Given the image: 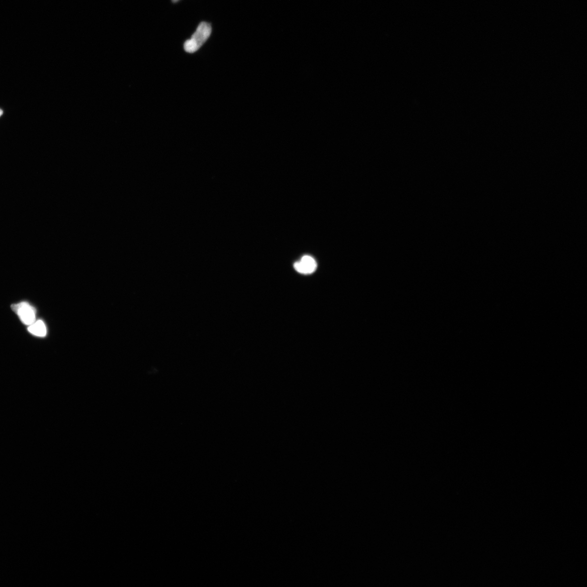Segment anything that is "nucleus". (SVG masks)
<instances>
[{
  "mask_svg": "<svg viewBox=\"0 0 587 587\" xmlns=\"http://www.w3.org/2000/svg\"><path fill=\"white\" fill-rule=\"evenodd\" d=\"M211 32L212 27L207 22H201L191 39L185 42V51L189 53H194L198 51L209 37Z\"/></svg>",
  "mask_w": 587,
  "mask_h": 587,
  "instance_id": "1",
  "label": "nucleus"
},
{
  "mask_svg": "<svg viewBox=\"0 0 587 587\" xmlns=\"http://www.w3.org/2000/svg\"><path fill=\"white\" fill-rule=\"evenodd\" d=\"M12 309L19 316L22 323L31 325L35 322V309L26 302L12 306Z\"/></svg>",
  "mask_w": 587,
  "mask_h": 587,
  "instance_id": "2",
  "label": "nucleus"
},
{
  "mask_svg": "<svg viewBox=\"0 0 587 587\" xmlns=\"http://www.w3.org/2000/svg\"><path fill=\"white\" fill-rule=\"evenodd\" d=\"M297 272L303 274H310L315 272L317 267L315 260L310 256H305L299 262L294 265Z\"/></svg>",
  "mask_w": 587,
  "mask_h": 587,
  "instance_id": "3",
  "label": "nucleus"
},
{
  "mask_svg": "<svg viewBox=\"0 0 587 587\" xmlns=\"http://www.w3.org/2000/svg\"><path fill=\"white\" fill-rule=\"evenodd\" d=\"M29 331L35 336L44 337L47 335V329L42 320H39L29 326Z\"/></svg>",
  "mask_w": 587,
  "mask_h": 587,
  "instance_id": "4",
  "label": "nucleus"
},
{
  "mask_svg": "<svg viewBox=\"0 0 587 587\" xmlns=\"http://www.w3.org/2000/svg\"><path fill=\"white\" fill-rule=\"evenodd\" d=\"M3 113V112L2 110V109H0V117H1V116L2 115Z\"/></svg>",
  "mask_w": 587,
  "mask_h": 587,
  "instance_id": "5",
  "label": "nucleus"
},
{
  "mask_svg": "<svg viewBox=\"0 0 587 587\" xmlns=\"http://www.w3.org/2000/svg\"><path fill=\"white\" fill-rule=\"evenodd\" d=\"M178 1H179V0H173V2H176Z\"/></svg>",
  "mask_w": 587,
  "mask_h": 587,
  "instance_id": "6",
  "label": "nucleus"
}]
</instances>
